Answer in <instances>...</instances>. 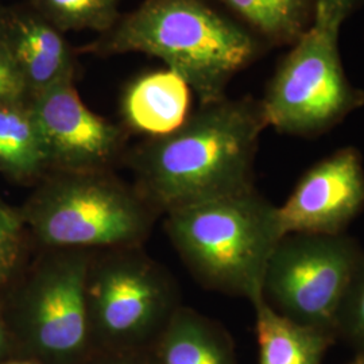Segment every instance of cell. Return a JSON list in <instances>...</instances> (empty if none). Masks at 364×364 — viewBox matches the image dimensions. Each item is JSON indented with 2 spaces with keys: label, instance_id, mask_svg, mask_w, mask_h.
Here are the masks:
<instances>
[{
  "label": "cell",
  "instance_id": "5bb4252c",
  "mask_svg": "<svg viewBox=\"0 0 364 364\" xmlns=\"http://www.w3.org/2000/svg\"><path fill=\"white\" fill-rule=\"evenodd\" d=\"M243 26L274 45H293L311 27L314 0H219Z\"/></svg>",
  "mask_w": 364,
  "mask_h": 364
},
{
  "label": "cell",
  "instance_id": "d6986e66",
  "mask_svg": "<svg viewBox=\"0 0 364 364\" xmlns=\"http://www.w3.org/2000/svg\"><path fill=\"white\" fill-rule=\"evenodd\" d=\"M19 218L0 205V282L13 270L19 250Z\"/></svg>",
  "mask_w": 364,
  "mask_h": 364
},
{
  "label": "cell",
  "instance_id": "277c9868",
  "mask_svg": "<svg viewBox=\"0 0 364 364\" xmlns=\"http://www.w3.org/2000/svg\"><path fill=\"white\" fill-rule=\"evenodd\" d=\"M341 27L313 19L270 78L260 99L267 127L311 138L332 130L364 105L341 63Z\"/></svg>",
  "mask_w": 364,
  "mask_h": 364
},
{
  "label": "cell",
  "instance_id": "7a4b0ae2",
  "mask_svg": "<svg viewBox=\"0 0 364 364\" xmlns=\"http://www.w3.org/2000/svg\"><path fill=\"white\" fill-rule=\"evenodd\" d=\"M260 39L207 0H144L87 48L144 53L181 76L201 105L225 97L231 80L262 53Z\"/></svg>",
  "mask_w": 364,
  "mask_h": 364
},
{
  "label": "cell",
  "instance_id": "8fae6325",
  "mask_svg": "<svg viewBox=\"0 0 364 364\" xmlns=\"http://www.w3.org/2000/svg\"><path fill=\"white\" fill-rule=\"evenodd\" d=\"M0 39L19 69L28 99L73 80L75 54L64 34L34 10L0 11Z\"/></svg>",
  "mask_w": 364,
  "mask_h": 364
},
{
  "label": "cell",
  "instance_id": "ffe728a7",
  "mask_svg": "<svg viewBox=\"0 0 364 364\" xmlns=\"http://www.w3.org/2000/svg\"><path fill=\"white\" fill-rule=\"evenodd\" d=\"M28 100L27 88L19 69L0 39V103Z\"/></svg>",
  "mask_w": 364,
  "mask_h": 364
},
{
  "label": "cell",
  "instance_id": "2e32d148",
  "mask_svg": "<svg viewBox=\"0 0 364 364\" xmlns=\"http://www.w3.org/2000/svg\"><path fill=\"white\" fill-rule=\"evenodd\" d=\"M165 364H231L227 351L200 317L180 313L164 344Z\"/></svg>",
  "mask_w": 364,
  "mask_h": 364
},
{
  "label": "cell",
  "instance_id": "7c38bea8",
  "mask_svg": "<svg viewBox=\"0 0 364 364\" xmlns=\"http://www.w3.org/2000/svg\"><path fill=\"white\" fill-rule=\"evenodd\" d=\"M191 88L170 69L144 73L129 84L122 97L127 126L151 138L178 130L189 117Z\"/></svg>",
  "mask_w": 364,
  "mask_h": 364
},
{
  "label": "cell",
  "instance_id": "ba28073f",
  "mask_svg": "<svg viewBox=\"0 0 364 364\" xmlns=\"http://www.w3.org/2000/svg\"><path fill=\"white\" fill-rule=\"evenodd\" d=\"M363 209V161L355 147H344L299 178L278 218L285 235H341Z\"/></svg>",
  "mask_w": 364,
  "mask_h": 364
},
{
  "label": "cell",
  "instance_id": "ac0fdd59",
  "mask_svg": "<svg viewBox=\"0 0 364 364\" xmlns=\"http://www.w3.org/2000/svg\"><path fill=\"white\" fill-rule=\"evenodd\" d=\"M335 332L346 333L364 350V251L340 305Z\"/></svg>",
  "mask_w": 364,
  "mask_h": 364
},
{
  "label": "cell",
  "instance_id": "9a60e30c",
  "mask_svg": "<svg viewBox=\"0 0 364 364\" xmlns=\"http://www.w3.org/2000/svg\"><path fill=\"white\" fill-rule=\"evenodd\" d=\"M49 168L28 102L0 103V170L25 180Z\"/></svg>",
  "mask_w": 364,
  "mask_h": 364
},
{
  "label": "cell",
  "instance_id": "9c48e42d",
  "mask_svg": "<svg viewBox=\"0 0 364 364\" xmlns=\"http://www.w3.org/2000/svg\"><path fill=\"white\" fill-rule=\"evenodd\" d=\"M90 262L82 252L61 254L33 281L26 302L31 338L41 351L68 356L87 338Z\"/></svg>",
  "mask_w": 364,
  "mask_h": 364
},
{
  "label": "cell",
  "instance_id": "d4e9b609",
  "mask_svg": "<svg viewBox=\"0 0 364 364\" xmlns=\"http://www.w3.org/2000/svg\"><path fill=\"white\" fill-rule=\"evenodd\" d=\"M0 11H1V10H0Z\"/></svg>",
  "mask_w": 364,
  "mask_h": 364
},
{
  "label": "cell",
  "instance_id": "5b68a950",
  "mask_svg": "<svg viewBox=\"0 0 364 364\" xmlns=\"http://www.w3.org/2000/svg\"><path fill=\"white\" fill-rule=\"evenodd\" d=\"M33 232L60 248L126 246L141 239L149 216L142 201L99 171H58L26 209Z\"/></svg>",
  "mask_w": 364,
  "mask_h": 364
},
{
  "label": "cell",
  "instance_id": "52a82bcc",
  "mask_svg": "<svg viewBox=\"0 0 364 364\" xmlns=\"http://www.w3.org/2000/svg\"><path fill=\"white\" fill-rule=\"evenodd\" d=\"M27 102L49 166L58 171H99L117 156L123 132L84 105L73 80Z\"/></svg>",
  "mask_w": 364,
  "mask_h": 364
},
{
  "label": "cell",
  "instance_id": "3957f363",
  "mask_svg": "<svg viewBox=\"0 0 364 364\" xmlns=\"http://www.w3.org/2000/svg\"><path fill=\"white\" fill-rule=\"evenodd\" d=\"M168 232L201 284L251 302L263 296L267 263L285 236L278 207L255 189L170 210Z\"/></svg>",
  "mask_w": 364,
  "mask_h": 364
},
{
  "label": "cell",
  "instance_id": "cb8c5ba5",
  "mask_svg": "<svg viewBox=\"0 0 364 364\" xmlns=\"http://www.w3.org/2000/svg\"><path fill=\"white\" fill-rule=\"evenodd\" d=\"M10 364H28V363H10Z\"/></svg>",
  "mask_w": 364,
  "mask_h": 364
},
{
  "label": "cell",
  "instance_id": "6da1fadb",
  "mask_svg": "<svg viewBox=\"0 0 364 364\" xmlns=\"http://www.w3.org/2000/svg\"><path fill=\"white\" fill-rule=\"evenodd\" d=\"M267 123L251 97L201 105L178 130L151 138L134 158L144 197L166 212L254 189Z\"/></svg>",
  "mask_w": 364,
  "mask_h": 364
},
{
  "label": "cell",
  "instance_id": "44dd1931",
  "mask_svg": "<svg viewBox=\"0 0 364 364\" xmlns=\"http://www.w3.org/2000/svg\"><path fill=\"white\" fill-rule=\"evenodd\" d=\"M363 0H314V19L343 26Z\"/></svg>",
  "mask_w": 364,
  "mask_h": 364
},
{
  "label": "cell",
  "instance_id": "e0dca14e",
  "mask_svg": "<svg viewBox=\"0 0 364 364\" xmlns=\"http://www.w3.org/2000/svg\"><path fill=\"white\" fill-rule=\"evenodd\" d=\"M31 10L66 31L92 30L105 34L117 25L120 0H28Z\"/></svg>",
  "mask_w": 364,
  "mask_h": 364
},
{
  "label": "cell",
  "instance_id": "30bf717a",
  "mask_svg": "<svg viewBox=\"0 0 364 364\" xmlns=\"http://www.w3.org/2000/svg\"><path fill=\"white\" fill-rule=\"evenodd\" d=\"M88 316L105 333L132 336L151 326L168 305V289L144 262H108L87 282Z\"/></svg>",
  "mask_w": 364,
  "mask_h": 364
},
{
  "label": "cell",
  "instance_id": "603a6c76",
  "mask_svg": "<svg viewBox=\"0 0 364 364\" xmlns=\"http://www.w3.org/2000/svg\"><path fill=\"white\" fill-rule=\"evenodd\" d=\"M352 364H364V355L363 356H360L358 360H355Z\"/></svg>",
  "mask_w": 364,
  "mask_h": 364
},
{
  "label": "cell",
  "instance_id": "4fadbf2b",
  "mask_svg": "<svg viewBox=\"0 0 364 364\" xmlns=\"http://www.w3.org/2000/svg\"><path fill=\"white\" fill-rule=\"evenodd\" d=\"M257 314L260 364H320L332 332L304 326L279 314L263 296L252 301Z\"/></svg>",
  "mask_w": 364,
  "mask_h": 364
},
{
  "label": "cell",
  "instance_id": "7402d4cb",
  "mask_svg": "<svg viewBox=\"0 0 364 364\" xmlns=\"http://www.w3.org/2000/svg\"><path fill=\"white\" fill-rule=\"evenodd\" d=\"M3 343H4V333H3V328H1V324H0V351L3 348Z\"/></svg>",
  "mask_w": 364,
  "mask_h": 364
},
{
  "label": "cell",
  "instance_id": "8992f818",
  "mask_svg": "<svg viewBox=\"0 0 364 364\" xmlns=\"http://www.w3.org/2000/svg\"><path fill=\"white\" fill-rule=\"evenodd\" d=\"M347 235H285L269 259L262 294L287 318L335 333L340 305L363 255Z\"/></svg>",
  "mask_w": 364,
  "mask_h": 364
}]
</instances>
